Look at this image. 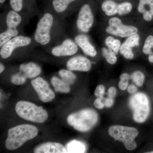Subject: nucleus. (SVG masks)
Instances as JSON below:
<instances>
[{"instance_id": "f257e3e1", "label": "nucleus", "mask_w": 153, "mask_h": 153, "mask_svg": "<svg viewBox=\"0 0 153 153\" xmlns=\"http://www.w3.org/2000/svg\"><path fill=\"white\" fill-rule=\"evenodd\" d=\"M36 127L30 125H21L10 128L6 140V147L14 150L22 146L27 141L34 138L38 134Z\"/></svg>"}, {"instance_id": "f03ea898", "label": "nucleus", "mask_w": 153, "mask_h": 153, "mask_svg": "<svg viewBox=\"0 0 153 153\" xmlns=\"http://www.w3.org/2000/svg\"><path fill=\"white\" fill-rule=\"evenodd\" d=\"M98 115L95 111L84 109L69 115L67 121L69 126L76 130L86 132L91 129L97 123Z\"/></svg>"}, {"instance_id": "7ed1b4c3", "label": "nucleus", "mask_w": 153, "mask_h": 153, "mask_svg": "<svg viewBox=\"0 0 153 153\" xmlns=\"http://www.w3.org/2000/svg\"><path fill=\"white\" fill-rule=\"evenodd\" d=\"M55 16L51 11H48L44 13L39 20L34 34V39L36 43L42 46H46L51 42L56 22Z\"/></svg>"}, {"instance_id": "20e7f679", "label": "nucleus", "mask_w": 153, "mask_h": 153, "mask_svg": "<svg viewBox=\"0 0 153 153\" xmlns=\"http://www.w3.org/2000/svg\"><path fill=\"white\" fill-rule=\"evenodd\" d=\"M16 112L22 118L36 123H43L47 120L48 114L43 107L38 106L29 102L19 101L16 105Z\"/></svg>"}, {"instance_id": "39448f33", "label": "nucleus", "mask_w": 153, "mask_h": 153, "mask_svg": "<svg viewBox=\"0 0 153 153\" xmlns=\"http://www.w3.org/2000/svg\"><path fill=\"white\" fill-rule=\"evenodd\" d=\"M108 134L115 140L123 143L126 149L132 151L137 148L135 139L138 135L139 132L135 128L123 126H113L108 129Z\"/></svg>"}, {"instance_id": "423d86ee", "label": "nucleus", "mask_w": 153, "mask_h": 153, "mask_svg": "<svg viewBox=\"0 0 153 153\" xmlns=\"http://www.w3.org/2000/svg\"><path fill=\"white\" fill-rule=\"evenodd\" d=\"M129 105L133 110L134 121L138 123L146 121L150 111V102L147 96L142 92L136 93L130 98Z\"/></svg>"}, {"instance_id": "0eeeda50", "label": "nucleus", "mask_w": 153, "mask_h": 153, "mask_svg": "<svg viewBox=\"0 0 153 153\" xmlns=\"http://www.w3.org/2000/svg\"><path fill=\"white\" fill-rule=\"evenodd\" d=\"M94 23V17L92 7L90 2L84 3L78 13L76 21L77 29L83 33H87Z\"/></svg>"}, {"instance_id": "6e6552de", "label": "nucleus", "mask_w": 153, "mask_h": 153, "mask_svg": "<svg viewBox=\"0 0 153 153\" xmlns=\"http://www.w3.org/2000/svg\"><path fill=\"white\" fill-rule=\"evenodd\" d=\"M106 32L108 34L126 38L137 33V28L134 26L123 25L121 20L117 17H113L108 21Z\"/></svg>"}, {"instance_id": "1a4fd4ad", "label": "nucleus", "mask_w": 153, "mask_h": 153, "mask_svg": "<svg viewBox=\"0 0 153 153\" xmlns=\"http://www.w3.org/2000/svg\"><path fill=\"white\" fill-rule=\"evenodd\" d=\"M32 38L28 36L18 35L6 43L1 47L0 55L3 59L10 57L16 49L19 48L27 47L31 44Z\"/></svg>"}, {"instance_id": "9d476101", "label": "nucleus", "mask_w": 153, "mask_h": 153, "mask_svg": "<svg viewBox=\"0 0 153 153\" xmlns=\"http://www.w3.org/2000/svg\"><path fill=\"white\" fill-rule=\"evenodd\" d=\"M81 0H50V11L60 19L67 17L71 9Z\"/></svg>"}, {"instance_id": "9b49d317", "label": "nucleus", "mask_w": 153, "mask_h": 153, "mask_svg": "<svg viewBox=\"0 0 153 153\" xmlns=\"http://www.w3.org/2000/svg\"><path fill=\"white\" fill-rule=\"evenodd\" d=\"M31 84L39 98L43 102L52 101L55 98V94L49 87L48 82L41 77H38L31 81Z\"/></svg>"}, {"instance_id": "f8f14e48", "label": "nucleus", "mask_w": 153, "mask_h": 153, "mask_svg": "<svg viewBox=\"0 0 153 153\" xmlns=\"http://www.w3.org/2000/svg\"><path fill=\"white\" fill-rule=\"evenodd\" d=\"M78 46L70 38L64 39L59 45L52 48V55L55 57H65L74 55L78 51Z\"/></svg>"}, {"instance_id": "ddd939ff", "label": "nucleus", "mask_w": 153, "mask_h": 153, "mask_svg": "<svg viewBox=\"0 0 153 153\" xmlns=\"http://www.w3.org/2000/svg\"><path fill=\"white\" fill-rule=\"evenodd\" d=\"M66 67L68 70L73 71H89L91 68L90 60L84 56L78 55L71 57L67 61Z\"/></svg>"}, {"instance_id": "4468645a", "label": "nucleus", "mask_w": 153, "mask_h": 153, "mask_svg": "<svg viewBox=\"0 0 153 153\" xmlns=\"http://www.w3.org/2000/svg\"><path fill=\"white\" fill-rule=\"evenodd\" d=\"M74 41L77 46L82 49L85 55L94 57L97 54L96 50L89 41L88 37L84 34L76 35L74 38Z\"/></svg>"}, {"instance_id": "2eb2a0df", "label": "nucleus", "mask_w": 153, "mask_h": 153, "mask_svg": "<svg viewBox=\"0 0 153 153\" xmlns=\"http://www.w3.org/2000/svg\"><path fill=\"white\" fill-rule=\"evenodd\" d=\"M36 153H66V148L57 143L49 142L39 145L35 149Z\"/></svg>"}, {"instance_id": "dca6fc26", "label": "nucleus", "mask_w": 153, "mask_h": 153, "mask_svg": "<svg viewBox=\"0 0 153 153\" xmlns=\"http://www.w3.org/2000/svg\"><path fill=\"white\" fill-rule=\"evenodd\" d=\"M19 71L27 78L33 79L40 75L41 72V67L33 62L21 64Z\"/></svg>"}, {"instance_id": "f3484780", "label": "nucleus", "mask_w": 153, "mask_h": 153, "mask_svg": "<svg viewBox=\"0 0 153 153\" xmlns=\"http://www.w3.org/2000/svg\"><path fill=\"white\" fill-rule=\"evenodd\" d=\"M22 18L20 13L11 10L6 15L5 22L7 28L17 29L22 23Z\"/></svg>"}, {"instance_id": "a211bd4d", "label": "nucleus", "mask_w": 153, "mask_h": 153, "mask_svg": "<svg viewBox=\"0 0 153 153\" xmlns=\"http://www.w3.org/2000/svg\"><path fill=\"white\" fill-rule=\"evenodd\" d=\"M118 4L113 0H103L101 3V9L107 16H110L118 13Z\"/></svg>"}, {"instance_id": "6ab92c4d", "label": "nucleus", "mask_w": 153, "mask_h": 153, "mask_svg": "<svg viewBox=\"0 0 153 153\" xmlns=\"http://www.w3.org/2000/svg\"><path fill=\"white\" fill-rule=\"evenodd\" d=\"M66 153H82L86 151V146L83 143L76 140L68 142L66 146Z\"/></svg>"}, {"instance_id": "aec40b11", "label": "nucleus", "mask_w": 153, "mask_h": 153, "mask_svg": "<svg viewBox=\"0 0 153 153\" xmlns=\"http://www.w3.org/2000/svg\"><path fill=\"white\" fill-rule=\"evenodd\" d=\"M51 83L56 92L68 93L70 91V85L56 76H53L51 79Z\"/></svg>"}, {"instance_id": "412c9836", "label": "nucleus", "mask_w": 153, "mask_h": 153, "mask_svg": "<svg viewBox=\"0 0 153 153\" xmlns=\"http://www.w3.org/2000/svg\"><path fill=\"white\" fill-rule=\"evenodd\" d=\"M19 31L17 29L7 28L5 31L0 34V48L12 38L18 36Z\"/></svg>"}, {"instance_id": "4be33fe9", "label": "nucleus", "mask_w": 153, "mask_h": 153, "mask_svg": "<svg viewBox=\"0 0 153 153\" xmlns=\"http://www.w3.org/2000/svg\"><path fill=\"white\" fill-rule=\"evenodd\" d=\"M34 0H10V5L12 10L20 13L24 10L25 6L31 2H34Z\"/></svg>"}, {"instance_id": "5701e85b", "label": "nucleus", "mask_w": 153, "mask_h": 153, "mask_svg": "<svg viewBox=\"0 0 153 153\" xmlns=\"http://www.w3.org/2000/svg\"><path fill=\"white\" fill-rule=\"evenodd\" d=\"M59 75L61 79L69 85L73 84L76 79L75 74L68 69H61L59 71Z\"/></svg>"}, {"instance_id": "b1692460", "label": "nucleus", "mask_w": 153, "mask_h": 153, "mask_svg": "<svg viewBox=\"0 0 153 153\" xmlns=\"http://www.w3.org/2000/svg\"><path fill=\"white\" fill-rule=\"evenodd\" d=\"M137 10L140 13L149 11L153 16V0H139Z\"/></svg>"}, {"instance_id": "393cba45", "label": "nucleus", "mask_w": 153, "mask_h": 153, "mask_svg": "<svg viewBox=\"0 0 153 153\" xmlns=\"http://www.w3.org/2000/svg\"><path fill=\"white\" fill-rule=\"evenodd\" d=\"M140 39L139 35L137 33L128 37L122 44L128 49H132L133 47L139 45Z\"/></svg>"}, {"instance_id": "a878e982", "label": "nucleus", "mask_w": 153, "mask_h": 153, "mask_svg": "<svg viewBox=\"0 0 153 153\" xmlns=\"http://www.w3.org/2000/svg\"><path fill=\"white\" fill-rule=\"evenodd\" d=\"M102 54L103 57L105 58L107 62L109 64L113 65L116 63L117 57L115 53L111 49L103 48L102 49Z\"/></svg>"}, {"instance_id": "bb28decb", "label": "nucleus", "mask_w": 153, "mask_h": 153, "mask_svg": "<svg viewBox=\"0 0 153 153\" xmlns=\"http://www.w3.org/2000/svg\"><path fill=\"white\" fill-rule=\"evenodd\" d=\"M132 8V4L130 2L124 1L119 3L117 14L120 16L126 15L130 13Z\"/></svg>"}, {"instance_id": "cd10ccee", "label": "nucleus", "mask_w": 153, "mask_h": 153, "mask_svg": "<svg viewBox=\"0 0 153 153\" xmlns=\"http://www.w3.org/2000/svg\"><path fill=\"white\" fill-rule=\"evenodd\" d=\"M131 76V79H132L136 85L139 87L142 86L144 82L145 76L142 71H137L133 72Z\"/></svg>"}, {"instance_id": "c85d7f7f", "label": "nucleus", "mask_w": 153, "mask_h": 153, "mask_svg": "<svg viewBox=\"0 0 153 153\" xmlns=\"http://www.w3.org/2000/svg\"><path fill=\"white\" fill-rule=\"evenodd\" d=\"M153 36L149 35L145 40L143 48V52L146 55H149L153 53Z\"/></svg>"}, {"instance_id": "c756f323", "label": "nucleus", "mask_w": 153, "mask_h": 153, "mask_svg": "<svg viewBox=\"0 0 153 153\" xmlns=\"http://www.w3.org/2000/svg\"><path fill=\"white\" fill-rule=\"evenodd\" d=\"M26 81H27V78L20 71L13 74L11 76V82L15 85H22L24 84Z\"/></svg>"}, {"instance_id": "7c9ffc66", "label": "nucleus", "mask_w": 153, "mask_h": 153, "mask_svg": "<svg viewBox=\"0 0 153 153\" xmlns=\"http://www.w3.org/2000/svg\"><path fill=\"white\" fill-rule=\"evenodd\" d=\"M120 54L123 55L124 57L126 59L131 60L134 58V54L133 52L132 49H128L124 45L122 44L121 46L120 50Z\"/></svg>"}, {"instance_id": "2f4dec72", "label": "nucleus", "mask_w": 153, "mask_h": 153, "mask_svg": "<svg viewBox=\"0 0 153 153\" xmlns=\"http://www.w3.org/2000/svg\"><path fill=\"white\" fill-rule=\"evenodd\" d=\"M105 92V87L102 85H99L96 88L94 95L97 97H103Z\"/></svg>"}, {"instance_id": "473e14b6", "label": "nucleus", "mask_w": 153, "mask_h": 153, "mask_svg": "<svg viewBox=\"0 0 153 153\" xmlns=\"http://www.w3.org/2000/svg\"><path fill=\"white\" fill-rule=\"evenodd\" d=\"M104 99L103 97H97L94 100V105L97 109H102L104 107Z\"/></svg>"}, {"instance_id": "72a5a7b5", "label": "nucleus", "mask_w": 153, "mask_h": 153, "mask_svg": "<svg viewBox=\"0 0 153 153\" xmlns=\"http://www.w3.org/2000/svg\"><path fill=\"white\" fill-rule=\"evenodd\" d=\"M121 46L120 41L117 39H115L111 49L116 54H117L120 50Z\"/></svg>"}, {"instance_id": "f704fd0d", "label": "nucleus", "mask_w": 153, "mask_h": 153, "mask_svg": "<svg viewBox=\"0 0 153 153\" xmlns=\"http://www.w3.org/2000/svg\"><path fill=\"white\" fill-rule=\"evenodd\" d=\"M114 38L111 36H108L105 39V43L107 47L109 48V49H111L112 48V45L113 44L114 42Z\"/></svg>"}, {"instance_id": "c9c22d12", "label": "nucleus", "mask_w": 153, "mask_h": 153, "mask_svg": "<svg viewBox=\"0 0 153 153\" xmlns=\"http://www.w3.org/2000/svg\"><path fill=\"white\" fill-rule=\"evenodd\" d=\"M128 80H120L119 82L118 86L122 90H125L128 87Z\"/></svg>"}, {"instance_id": "e433bc0d", "label": "nucleus", "mask_w": 153, "mask_h": 153, "mask_svg": "<svg viewBox=\"0 0 153 153\" xmlns=\"http://www.w3.org/2000/svg\"><path fill=\"white\" fill-rule=\"evenodd\" d=\"M143 14V18L146 22H151L153 19V16L150 12L147 11Z\"/></svg>"}, {"instance_id": "4c0bfd02", "label": "nucleus", "mask_w": 153, "mask_h": 153, "mask_svg": "<svg viewBox=\"0 0 153 153\" xmlns=\"http://www.w3.org/2000/svg\"><path fill=\"white\" fill-rule=\"evenodd\" d=\"M114 101L113 98H112V97H108L107 98L104 99L105 106V107H111L114 104Z\"/></svg>"}, {"instance_id": "58836bf2", "label": "nucleus", "mask_w": 153, "mask_h": 153, "mask_svg": "<svg viewBox=\"0 0 153 153\" xmlns=\"http://www.w3.org/2000/svg\"><path fill=\"white\" fill-rule=\"evenodd\" d=\"M117 93V91L115 88L111 87L108 89L107 92V94L109 97H112V98H114L115 97V96L116 95Z\"/></svg>"}, {"instance_id": "ea45409f", "label": "nucleus", "mask_w": 153, "mask_h": 153, "mask_svg": "<svg viewBox=\"0 0 153 153\" xmlns=\"http://www.w3.org/2000/svg\"><path fill=\"white\" fill-rule=\"evenodd\" d=\"M127 91L130 94H134L137 93V88L133 84H131L128 87Z\"/></svg>"}, {"instance_id": "a19ab883", "label": "nucleus", "mask_w": 153, "mask_h": 153, "mask_svg": "<svg viewBox=\"0 0 153 153\" xmlns=\"http://www.w3.org/2000/svg\"><path fill=\"white\" fill-rule=\"evenodd\" d=\"M131 79V76L127 73H123L121 74L120 76V80H128Z\"/></svg>"}, {"instance_id": "79ce46f5", "label": "nucleus", "mask_w": 153, "mask_h": 153, "mask_svg": "<svg viewBox=\"0 0 153 153\" xmlns=\"http://www.w3.org/2000/svg\"><path fill=\"white\" fill-rule=\"evenodd\" d=\"M148 59H149V61L151 63H153V53L150 54V55H149V57H148Z\"/></svg>"}, {"instance_id": "37998d69", "label": "nucleus", "mask_w": 153, "mask_h": 153, "mask_svg": "<svg viewBox=\"0 0 153 153\" xmlns=\"http://www.w3.org/2000/svg\"><path fill=\"white\" fill-rule=\"evenodd\" d=\"M5 69V66L2 63H0V73H2Z\"/></svg>"}, {"instance_id": "c03bdc74", "label": "nucleus", "mask_w": 153, "mask_h": 153, "mask_svg": "<svg viewBox=\"0 0 153 153\" xmlns=\"http://www.w3.org/2000/svg\"><path fill=\"white\" fill-rule=\"evenodd\" d=\"M6 1V0H0V4H3Z\"/></svg>"}, {"instance_id": "a18cd8bd", "label": "nucleus", "mask_w": 153, "mask_h": 153, "mask_svg": "<svg viewBox=\"0 0 153 153\" xmlns=\"http://www.w3.org/2000/svg\"><path fill=\"white\" fill-rule=\"evenodd\" d=\"M147 153H153V151H152V152H147Z\"/></svg>"}, {"instance_id": "49530a36", "label": "nucleus", "mask_w": 153, "mask_h": 153, "mask_svg": "<svg viewBox=\"0 0 153 153\" xmlns=\"http://www.w3.org/2000/svg\"></svg>"}]
</instances>
